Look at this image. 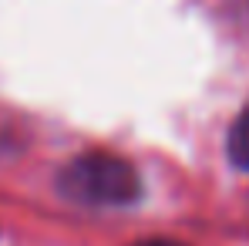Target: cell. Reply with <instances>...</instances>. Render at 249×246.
<instances>
[{"instance_id": "obj_1", "label": "cell", "mask_w": 249, "mask_h": 246, "mask_svg": "<svg viewBox=\"0 0 249 246\" xmlns=\"http://www.w3.org/2000/svg\"><path fill=\"white\" fill-rule=\"evenodd\" d=\"M57 189L78 206L111 209V206L138 203L142 179H138L135 165L128 162V159H122V155L84 152V155H74L71 162L61 169Z\"/></svg>"}, {"instance_id": "obj_2", "label": "cell", "mask_w": 249, "mask_h": 246, "mask_svg": "<svg viewBox=\"0 0 249 246\" xmlns=\"http://www.w3.org/2000/svg\"><path fill=\"white\" fill-rule=\"evenodd\" d=\"M226 152H229V162L236 165V169L249 172V105L236 115V122L229 125Z\"/></svg>"}, {"instance_id": "obj_3", "label": "cell", "mask_w": 249, "mask_h": 246, "mask_svg": "<svg viewBox=\"0 0 249 246\" xmlns=\"http://www.w3.org/2000/svg\"><path fill=\"white\" fill-rule=\"evenodd\" d=\"M135 246H185V243H175V240H162V236H155V240H142V243Z\"/></svg>"}]
</instances>
